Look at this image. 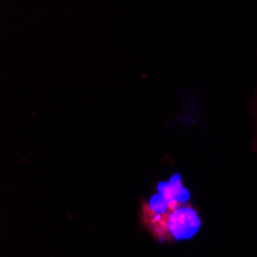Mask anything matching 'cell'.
<instances>
[{"mask_svg":"<svg viewBox=\"0 0 257 257\" xmlns=\"http://www.w3.org/2000/svg\"><path fill=\"white\" fill-rule=\"evenodd\" d=\"M200 226V219L190 205L177 206L148 229L160 242L182 240L194 236Z\"/></svg>","mask_w":257,"mask_h":257,"instance_id":"cell-1","label":"cell"},{"mask_svg":"<svg viewBox=\"0 0 257 257\" xmlns=\"http://www.w3.org/2000/svg\"><path fill=\"white\" fill-rule=\"evenodd\" d=\"M255 145H257V139H255Z\"/></svg>","mask_w":257,"mask_h":257,"instance_id":"cell-2","label":"cell"}]
</instances>
